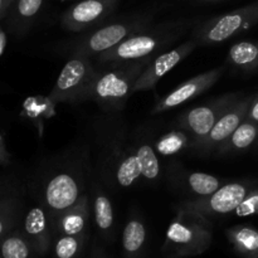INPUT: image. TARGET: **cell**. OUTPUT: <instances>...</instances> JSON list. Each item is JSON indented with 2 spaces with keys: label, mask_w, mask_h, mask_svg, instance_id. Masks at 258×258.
<instances>
[{
  "label": "cell",
  "mask_w": 258,
  "mask_h": 258,
  "mask_svg": "<svg viewBox=\"0 0 258 258\" xmlns=\"http://www.w3.org/2000/svg\"><path fill=\"white\" fill-rule=\"evenodd\" d=\"M78 249L76 236H64L55 244V253L58 258H72Z\"/></svg>",
  "instance_id": "484cf974"
},
{
  "label": "cell",
  "mask_w": 258,
  "mask_h": 258,
  "mask_svg": "<svg viewBox=\"0 0 258 258\" xmlns=\"http://www.w3.org/2000/svg\"><path fill=\"white\" fill-rule=\"evenodd\" d=\"M193 20H166L156 25H149L145 29L135 33L116 47L101 53L96 60L101 64L125 60L153 59L166 48L179 39L186 32Z\"/></svg>",
  "instance_id": "6da1fadb"
},
{
  "label": "cell",
  "mask_w": 258,
  "mask_h": 258,
  "mask_svg": "<svg viewBox=\"0 0 258 258\" xmlns=\"http://www.w3.org/2000/svg\"><path fill=\"white\" fill-rule=\"evenodd\" d=\"M93 213L97 227L103 231H107L113 223V209L108 197L103 193L102 189L95 184L93 185Z\"/></svg>",
  "instance_id": "ffe728a7"
},
{
  "label": "cell",
  "mask_w": 258,
  "mask_h": 258,
  "mask_svg": "<svg viewBox=\"0 0 258 258\" xmlns=\"http://www.w3.org/2000/svg\"><path fill=\"white\" fill-rule=\"evenodd\" d=\"M257 23L258 0L226 14L207 19L194 29L193 38L198 44H219L246 32Z\"/></svg>",
  "instance_id": "5b68a950"
},
{
  "label": "cell",
  "mask_w": 258,
  "mask_h": 258,
  "mask_svg": "<svg viewBox=\"0 0 258 258\" xmlns=\"http://www.w3.org/2000/svg\"><path fill=\"white\" fill-rule=\"evenodd\" d=\"M194 139L184 128H175L163 134L154 143L156 154L161 156H173L181 153L185 149L193 148Z\"/></svg>",
  "instance_id": "d6986e66"
},
{
  "label": "cell",
  "mask_w": 258,
  "mask_h": 258,
  "mask_svg": "<svg viewBox=\"0 0 258 258\" xmlns=\"http://www.w3.org/2000/svg\"><path fill=\"white\" fill-rule=\"evenodd\" d=\"M118 0H80L60 15V25L68 32H91L115 12Z\"/></svg>",
  "instance_id": "ba28073f"
},
{
  "label": "cell",
  "mask_w": 258,
  "mask_h": 258,
  "mask_svg": "<svg viewBox=\"0 0 258 258\" xmlns=\"http://www.w3.org/2000/svg\"><path fill=\"white\" fill-rule=\"evenodd\" d=\"M197 2H222V0H197Z\"/></svg>",
  "instance_id": "4dcf8cb0"
},
{
  "label": "cell",
  "mask_w": 258,
  "mask_h": 258,
  "mask_svg": "<svg viewBox=\"0 0 258 258\" xmlns=\"http://www.w3.org/2000/svg\"><path fill=\"white\" fill-rule=\"evenodd\" d=\"M249 190H251L249 183L234 181V183L224 184L211 196L185 199L184 202H181L180 207L198 212L202 216L228 214L238 208V206L244 201Z\"/></svg>",
  "instance_id": "52a82bcc"
},
{
  "label": "cell",
  "mask_w": 258,
  "mask_h": 258,
  "mask_svg": "<svg viewBox=\"0 0 258 258\" xmlns=\"http://www.w3.org/2000/svg\"><path fill=\"white\" fill-rule=\"evenodd\" d=\"M0 253L3 258H28L29 244L20 233H8L0 239Z\"/></svg>",
  "instance_id": "7402d4cb"
},
{
  "label": "cell",
  "mask_w": 258,
  "mask_h": 258,
  "mask_svg": "<svg viewBox=\"0 0 258 258\" xmlns=\"http://www.w3.org/2000/svg\"><path fill=\"white\" fill-rule=\"evenodd\" d=\"M14 3L15 0H0V19L4 18V15L7 14L8 10L13 7Z\"/></svg>",
  "instance_id": "f1b7e54d"
},
{
  "label": "cell",
  "mask_w": 258,
  "mask_h": 258,
  "mask_svg": "<svg viewBox=\"0 0 258 258\" xmlns=\"http://www.w3.org/2000/svg\"><path fill=\"white\" fill-rule=\"evenodd\" d=\"M246 118L258 123V93L254 96H251V102H249Z\"/></svg>",
  "instance_id": "83f0119b"
},
{
  "label": "cell",
  "mask_w": 258,
  "mask_h": 258,
  "mask_svg": "<svg viewBox=\"0 0 258 258\" xmlns=\"http://www.w3.org/2000/svg\"><path fill=\"white\" fill-rule=\"evenodd\" d=\"M4 45H5V35L3 34V32L0 30V53H2L3 49H4Z\"/></svg>",
  "instance_id": "f546056e"
},
{
  "label": "cell",
  "mask_w": 258,
  "mask_h": 258,
  "mask_svg": "<svg viewBox=\"0 0 258 258\" xmlns=\"http://www.w3.org/2000/svg\"><path fill=\"white\" fill-rule=\"evenodd\" d=\"M258 139V123L253 121L244 120L232 135L218 146L216 150L217 155H228V154L239 153L248 149Z\"/></svg>",
  "instance_id": "e0dca14e"
},
{
  "label": "cell",
  "mask_w": 258,
  "mask_h": 258,
  "mask_svg": "<svg viewBox=\"0 0 258 258\" xmlns=\"http://www.w3.org/2000/svg\"><path fill=\"white\" fill-rule=\"evenodd\" d=\"M97 68L83 55H72L60 71L49 93L52 103H80L88 101Z\"/></svg>",
  "instance_id": "277c9868"
},
{
  "label": "cell",
  "mask_w": 258,
  "mask_h": 258,
  "mask_svg": "<svg viewBox=\"0 0 258 258\" xmlns=\"http://www.w3.org/2000/svg\"><path fill=\"white\" fill-rule=\"evenodd\" d=\"M198 45V42L196 39L186 40L178 47L170 50H164L163 53L154 57L148 64V67L141 73L139 80L136 81L134 93L139 92V91L154 90L159 81L166 73L170 72L174 67H176L181 60L185 59Z\"/></svg>",
  "instance_id": "30bf717a"
},
{
  "label": "cell",
  "mask_w": 258,
  "mask_h": 258,
  "mask_svg": "<svg viewBox=\"0 0 258 258\" xmlns=\"http://www.w3.org/2000/svg\"><path fill=\"white\" fill-rule=\"evenodd\" d=\"M24 204V189L13 178H0V239L19 219Z\"/></svg>",
  "instance_id": "4fadbf2b"
},
{
  "label": "cell",
  "mask_w": 258,
  "mask_h": 258,
  "mask_svg": "<svg viewBox=\"0 0 258 258\" xmlns=\"http://www.w3.org/2000/svg\"><path fill=\"white\" fill-rule=\"evenodd\" d=\"M24 232L28 237L35 239H42L48 229L47 213L42 207H33L27 212L24 217Z\"/></svg>",
  "instance_id": "44dd1931"
},
{
  "label": "cell",
  "mask_w": 258,
  "mask_h": 258,
  "mask_svg": "<svg viewBox=\"0 0 258 258\" xmlns=\"http://www.w3.org/2000/svg\"><path fill=\"white\" fill-rule=\"evenodd\" d=\"M146 238V231L144 224L138 219H133L126 224L123 229L122 242L127 252H138L143 247Z\"/></svg>",
  "instance_id": "cb8c5ba5"
},
{
  "label": "cell",
  "mask_w": 258,
  "mask_h": 258,
  "mask_svg": "<svg viewBox=\"0 0 258 258\" xmlns=\"http://www.w3.org/2000/svg\"><path fill=\"white\" fill-rule=\"evenodd\" d=\"M223 72V67H217L214 70L207 71V72L184 81L180 85L176 86L170 93L158 100V102L155 103L154 108L151 110V115H159V113L174 110L178 106H181L183 103L188 102V101L194 100L198 96H201L202 93L208 91L212 86L216 85V82L221 78Z\"/></svg>",
  "instance_id": "9c48e42d"
},
{
  "label": "cell",
  "mask_w": 258,
  "mask_h": 258,
  "mask_svg": "<svg viewBox=\"0 0 258 258\" xmlns=\"http://www.w3.org/2000/svg\"><path fill=\"white\" fill-rule=\"evenodd\" d=\"M241 96V93H226L219 97L212 98L208 102L188 110L179 117V125L188 131L194 139L193 148H196L206 136L211 133L217 121L222 117L229 106Z\"/></svg>",
  "instance_id": "8992f818"
},
{
  "label": "cell",
  "mask_w": 258,
  "mask_h": 258,
  "mask_svg": "<svg viewBox=\"0 0 258 258\" xmlns=\"http://www.w3.org/2000/svg\"><path fill=\"white\" fill-rule=\"evenodd\" d=\"M234 212L238 217H248L258 214V188L251 189L244 201L239 204L238 208Z\"/></svg>",
  "instance_id": "d4e9b609"
},
{
  "label": "cell",
  "mask_w": 258,
  "mask_h": 258,
  "mask_svg": "<svg viewBox=\"0 0 258 258\" xmlns=\"http://www.w3.org/2000/svg\"><path fill=\"white\" fill-rule=\"evenodd\" d=\"M151 59L125 60L106 63L105 68H97L88 101H95L106 111H120L134 93L136 81Z\"/></svg>",
  "instance_id": "7a4b0ae2"
},
{
  "label": "cell",
  "mask_w": 258,
  "mask_h": 258,
  "mask_svg": "<svg viewBox=\"0 0 258 258\" xmlns=\"http://www.w3.org/2000/svg\"><path fill=\"white\" fill-rule=\"evenodd\" d=\"M249 102H251V96H248V97L243 95L239 96L229 106L228 110L222 115V117L217 121V123L213 126L211 133L206 136V139H203L194 148V150L204 154V155L209 154L211 151L217 150L218 146L223 144L232 135V133L246 120Z\"/></svg>",
  "instance_id": "7c38bea8"
},
{
  "label": "cell",
  "mask_w": 258,
  "mask_h": 258,
  "mask_svg": "<svg viewBox=\"0 0 258 258\" xmlns=\"http://www.w3.org/2000/svg\"><path fill=\"white\" fill-rule=\"evenodd\" d=\"M227 62L243 72H256L258 71V40H243L232 45Z\"/></svg>",
  "instance_id": "ac0fdd59"
},
{
  "label": "cell",
  "mask_w": 258,
  "mask_h": 258,
  "mask_svg": "<svg viewBox=\"0 0 258 258\" xmlns=\"http://www.w3.org/2000/svg\"><path fill=\"white\" fill-rule=\"evenodd\" d=\"M175 188L185 196H190V199L211 196L218 190L224 181L217 176L206 173H189V171H175L171 178Z\"/></svg>",
  "instance_id": "5bb4252c"
},
{
  "label": "cell",
  "mask_w": 258,
  "mask_h": 258,
  "mask_svg": "<svg viewBox=\"0 0 258 258\" xmlns=\"http://www.w3.org/2000/svg\"><path fill=\"white\" fill-rule=\"evenodd\" d=\"M0 258H3V256H2V253H0Z\"/></svg>",
  "instance_id": "1f68e13d"
},
{
  "label": "cell",
  "mask_w": 258,
  "mask_h": 258,
  "mask_svg": "<svg viewBox=\"0 0 258 258\" xmlns=\"http://www.w3.org/2000/svg\"><path fill=\"white\" fill-rule=\"evenodd\" d=\"M82 196V179L75 170L54 174L43 188V204L52 211L62 212L75 204Z\"/></svg>",
  "instance_id": "8fae6325"
},
{
  "label": "cell",
  "mask_w": 258,
  "mask_h": 258,
  "mask_svg": "<svg viewBox=\"0 0 258 258\" xmlns=\"http://www.w3.org/2000/svg\"><path fill=\"white\" fill-rule=\"evenodd\" d=\"M151 14H136L101 25L97 29L91 30L76 43L72 49V55L96 58L98 54L116 47L135 33L145 29L151 25Z\"/></svg>",
  "instance_id": "3957f363"
},
{
  "label": "cell",
  "mask_w": 258,
  "mask_h": 258,
  "mask_svg": "<svg viewBox=\"0 0 258 258\" xmlns=\"http://www.w3.org/2000/svg\"><path fill=\"white\" fill-rule=\"evenodd\" d=\"M231 238L241 251L256 256L258 254V231L251 227H237L231 232Z\"/></svg>",
  "instance_id": "603a6c76"
},
{
  "label": "cell",
  "mask_w": 258,
  "mask_h": 258,
  "mask_svg": "<svg viewBox=\"0 0 258 258\" xmlns=\"http://www.w3.org/2000/svg\"><path fill=\"white\" fill-rule=\"evenodd\" d=\"M44 0H15V5L9 18V27L13 34L23 37L32 27L39 14Z\"/></svg>",
  "instance_id": "9a60e30c"
},
{
  "label": "cell",
  "mask_w": 258,
  "mask_h": 258,
  "mask_svg": "<svg viewBox=\"0 0 258 258\" xmlns=\"http://www.w3.org/2000/svg\"><path fill=\"white\" fill-rule=\"evenodd\" d=\"M59 227L66 236H77L85 229L90 216V199L87 194H82L78 201L64 211L59 212Z\"/></svg>",
  "instance_id": "2e32d148"
},
{
  "label": "cell",
  "mask_w": 258,
  "mask_h": 258,
  "mask_svg": "<svg viewBox=\"0 0 258 258\" xmlns=\"http://www.w3.org/2000/svg\"><path fill=\"white\" fill-rule=\"evenodd\" d=\"M9 164H12V155H10V153L7 149L4 136L0 133V165L7 166Z\"/></svg>",
  "instance_id": "4316f807"
}]
</instances>
